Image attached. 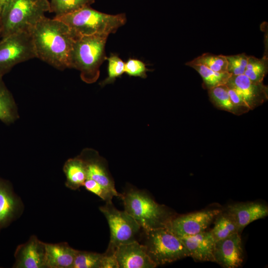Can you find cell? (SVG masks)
<instances>
[{"instance_id":"8992f818","label":"cell","mask_w":268,"mask_h":268,"mask_svg":"<svg viewBox=\"0 0 268 268\" xmlns=\"http://www.w3.org/2000/svg\"><path fill=\"white\" fill-rule=\"evenodd\" d=\"M144 245L147 254L156 266L190 257L180 238L165 227L145 231Z\"/></svg>"},{"instance_id":"603a6c76","label":"cell","mask_w":268,"mask_h":268,"mask_svg":"<svg viewBox=\"0 0 268 268\" xmlns=\"http://www.w3.org/2000/svg\"><path fill=\"white\" fill-rule=\"evenodd\" d=\"M208 95L211 102L219 109L234 114H241L239 110L232 102L226 84L221 85L208 90Z\"/></svg>"},{"instance_id":"8fae6325","label":"cell","mask_w":268,"mask_h":268,"mask_svg":"<svg viewBox=\"0 0 268 268\" xmlns=\"http://www.w3.org/2000/svg\"><path fill=\"white\" fill-rule=\"evenodd\" d=\"M79 156L85 165L87 179L95 181L112 192L115 197L121 198L122 194H119L115 188L106 160L100 156L97 151L90 148L83 149Z\"/></svg>"},{"instance_id":"4fadbf2b","label":"cell","mask_w":268,"mask_h":268,"mask_svg":"<svg viewBox=\"0 0 268 268\" xmlns=\"http://www.w3.org/2000/svg\"><path fill=\"white\" fill-rule=\"evenodd\" d=\"M226 84L233 87L242 97L250 110L268 99V87L263 82H255L244 74L232 75Z\"/></svg>"},{"instance_id":"1f68e13d","label":"cell","mask_w":268,"mask_h":268,"mask_svg":"<svg viewBox=\"0 0 268 268\" xmlns=\"http://www.w3.org/2000/svg\"><path fill=\"white\" fill-rule=\"evenodd\" d=\"M9 0H0V16L2 11Z\"/></svg>"},{"instance_id":"3957f363","label":"cell","mask_w":268,"mask_h":268,"mask_svg":"<svg viewBox=\"0 0 268 268\" xmlns=\"http://www.w3.org/2000/svg\"><path fill=\"white\" fill-rule=\"evenodd\" d=\"M50 11L48 0H9L0 16L2 38L18 32L30 33Z\"/></svg>"},{"instance_id":"f1b7e54d","label":"cell","mask_w":268,"mask_h":268,"mask_svg":"<svg viewBox=\"0 0 268 268\" xmlns=\"http://www.w3.org/2000/svg\"><path fill=\"white\" fill-rule=\"evenodd\" d=\"M227 60V71L231 75L244 74L249 56L245 53L226 56Z\"/></svg>"},{"instance_id":"9a60e30c","label":"cell","mask_w":268,"mask_h":268,"mask_svg":"<svg viewBox=\"0 0 268 268\" xmlns=\"http://www.w3.org/2000/svg\"><path fill=\"white\" fill-rule=\"evenodd\" d=\"M188 250L190 257L200 262H214V250L215 241L210 231L180 238Z\"/></svg>"},{"instance_id":"4316f807","label":"cell","mask_w":268,"mask_h":268,"mask_svg":"<svg viewBox=\"0 0 268 268\" xmlns=\"http://www.w3.org/2000/svg\"><path fill=\"white\" fill-rule=\"evenodd\" d=\"M190 62L203 65L215 71H227L228 63L226 56L204 53Z\"/></svg>"},{"instance_id":"7402d4cb","label":"cell","mask_w":268,"mask_h":268,"mask_svg":"<svg viewBox=\"0 0 268 268\" xmlns=\"http://www.w3.org/2000/svg\"><path fill=\"white\" fill-rule=\"evenodd\" d=\"M186 65L195 69L201 75L203 81V87L208 90L227 83L232 75L228 71L217 72L200 64L187 62Z\"/></svg>"},{"instance_id":"ac0fdd59","label":"cell","mask_w":268,"mask_h":268,"mask_svg":"<svg viewBox=\"0 0 268 268\" xmlns=\"http://www.w3.org/2000/svg\"><path fill=\"white\" fill-rule=\"evenodd\" d=\"M20 203L9 187L0 181V227L10 222L17 214Z\"/></svg>"},{"instance_id":"5bb4252c","label":"cell","mask_w":268,"mask_h":268,"mask_svg":"<svg viewBox=\"0 0 268 268\" xmlns=\"http://www.w3.org/2000/svg\"><path fill=\"white\" fill-rule=\"evenodd\" d=\"M45 243L32 236L25 243L19 245L15 253L16 268H45Z\"/></svg>"},{"instance_id":"6da1fadb","label":"cell","mask_w":268,"mask_h":268,"mask_svg":"<svg viewBox=\"0 0 268 268\" xmlns=\"http://www.w3.org/2000/svg\"><path fill=\"white\" fill-rule=\"evenodd\" d=\"M30 33L36 58L60 70L68 68L69 54L76 37L65 23L45 16Z\"/></svg>"},{"instance_id":"9c48e42d","label":"cell","mask_w":268,"mask_h":268,"mask_svg":"<svg viewBox=\"0 0 268 268\" xmlns=\"http://www.w3.org/2000/svg\"><path fill=\"white\" fill-rule=\"evenodd\" d=\"M221 210L210 209L175 215L167 223L165 228L179 238L194 235L206 231Z\"/></svg>"},{"instance_id":"7a4b0ae2","label":"cell","mask_w":268,"mask_h":268,"mask_svg":"<svg viewBox=\"0 0 268 268\" xmlns=\"http://www.w3.org/2000/svg\"><path fill=\"white\" fill-rule=\"evenodd\" d=\"M108 35L95 34L76 37L70 52L68 68L80 72V78L86 83L97 81L100 67L107 59L105 47Z\"/></svg>"},{"instance_id":"484cf974","label":"cell","mask_w":268,"mask_h":268,"mask_svg":"<svg viewBox=\"0 0 268 268\" xmlns=\"http://www.w3.org/2000/svg\"><path fill=\"white\" fill-rule=\"evenodd\" d=\"M105 253L77 250L72 268H103Z\"/></svg>"},{"instance_id":"d6a6232c","label":"cell","mask_w":268,"mask_h":268,"mask_svg":"<svg viewBox=\"0 0 268 268\" xmlns=\"http://www.w3.org/2000/svg\"><path fill=\"white\" fill-rule=\"evenodd\" d=\"M0 31H1V26H0Z\"/></svg>"},{"instance_id":"ba28073f","label":"cell","mask_w":268,"mask_h":268,"mask_svg":"<svg viewBox=\"0 0 268 268\" xmlns=\"http://www.w3.org/2000/svg\"><path fill=\"white\" fill-rule=\"evenodd\" d=\"M36 58L30 33L18 32L2 38L0 41V76L16 65Z\"/></svg>"},{"instance_id":"44dd1931","label":"cell","mask_w":268,"mask_h":268,"mask_svg":"<svg viewBox=\"0 0 268 268\" xmlns=\"http://www.w3.org/2000/svg\"><path fill=\"white\" fill-rule=\"evenodd\" d=\"M18 113L14 99L0 76V120L6 124L14 122Z\"/></svg>"},{"instance_id":"4dcf8cb0","label":"cell","mask_w":268,"mask_h":268,"mask_svg":"<svg viewBox=\"0 0 268 268\" xmlns=\"http://www.w3.org/2000/svg\"><path fill=\"white\" fill-rule=\"evenodd\" d=\"M83 186L87 191L98 196L101 199L105 201L106 202H112V199L113 197H115L112 192L91 179H86Z\"/></svg>"},{"instance_id":"83f0119b","label":"cell","mask_w":268,"mask_h":268,"mask_svg":"<svg viewBox=\"0 0 268 268\" xmlns=\"http://www.w3.org/2000/svg\"><path fill=\"white\" fill-rule=\"evenodd\" d=\"M108 60V76L99 84L103 87L113 83L117 77H120L125 73V63L117 55L112 54Z\"/></svg>"},{"instance_id":"ffe728a7","label":"cell","mask_w":268,"mask_h":268,"mask_svg":"<svg viewBox=\"0 0 268 268\" xmlns=\"http://www.w3.org/2000/svg\"><path fill=\"white\" fill-rule=\"evenodd\" d=\"M213 221L214 226L210 231L215 242L234 233H239L238 227L234 218L225 209H221Z\"/></svg>"},{"instance_id":"2e32d148","label":"cell","mask_w":268,"mask_h":268,"mask_svg":"<svg viewBox=\"0 0 268 268\" xmlns=\"http://www.w3.org/2000/svg\"><path fill=\"white\" fill-rule=\"evenodd\" d=\"M225 209L234 218L240 234L248 224L268 215V206L259 202L233 203L228 205Z\"/></svg>"},{"instance_id":"277c9868","label":"cell","mask_w":268,"mask_h":268,"mask_svg":"<svg viewBox=\"0 0 268 268\" xmlns=\"http://www.w3.org/2000/svg\"><path fill=\"white\" fill-rule=\"evenodd\" d=\"M54 18L65 23L75 37L95 34L109 35L115 33L127 21L124 13L109 14L96 10L90 6Z\"/></svg>"},{"instance_id":"52a82bcc","label":"cell","mask_w":268,"mask_h":268,"mask_svg":"<svg viewBox=\"0 0 268 268\" xmlns=\"http://www.w3.org/2000/svg\"><path fill=\"white\" fill-rule=\"evenodd\" d=\"M99 209L106 217L110 231V242L106 253L114 254L119 246L137 241L141 228L125 210L117 209L112 202H106Z\"/></svg>"},{"instance_id":"cb8c5ba5","label":"cell","mask_w":268,"mask_h":268,"mask_svg":"<svg viewBox=\"0 0 268 268\" xmlns=\"http://www.w3.org/2000/svg\"><path fill=\"white\" fill-rule=\"evenodd\" d=\"M268 63L267 56L260 59L254 56H249L244 74L252 81L263 82L268 71Z\"/></svg>"},{"instance_id":"d6986e66","label":"cell","mask_w":268,"mask_h":268,"mask_svg":"<svg viewBox=\"0 0 268 268\" xmlns=\"http://www.w3.org/2000/svg\"><path fill=\"white\" fill-rule=\"evenodd\" d=\"M63 170L67 187L75 190L83 186L87 179V173L84 162L79 155L68 159L64 164Z\"/></svg>"},{"instance_id":"d4e9b609","label":"cell","mask_w":268,"mask_h":268,"mask_svg":"<svg viewBox=\"0 0 268 268\" xmlns=\"http://www.w3.org/2000/svg\"><path fill=\"white\" fill-rule=\"evenodd\" d=\"M95 0H51L50 12L60 17L71 13L84 6H90Z\"/></svg>"},{"instance_id":"7c38bea8","label":"cell","mask_w":268,"mask_h":268,"mask_svg":"<svg viewBox=\"0 0 268 268\" xmlns=\"http://www.w3.org/2000/svg\"><path fill=\"white\" fill-rule=\"evenodd\" d=\"M114 255L119 268H154L157 266L149 257L146 246L135 241L117 247Z\"/></svg>"},{"instance_id":"5b68a950","label":"cell","mask_w":268,"mask_h":268,"mask_svg":"<svg viewBox=\"0 0 268 268\" xmlns=\"http://www.w3.org/2000/svg\"><path fill=\"white\" fill-rule=\"evenodd\" d=\"M125 210L145 231L165 227L175 215L166 206L157 203L145 192L130 189L122 194Z\"/></svg>"},{"instance_id":"f546056e","label":"cell","mask_w":268,"mask_h":268,"mask_svg":"<svg viewBox=\"0 0 268 268\" xmlns=\"http://www.w3.org/2000/svg\"><path fill=\"white\" fill-rule=\"evenodd\" d=\"M150 71L142 61L135 59H129L125 63V73L130 76L145 78L146 72Z\"/></svg>"},{"instance_id":"30bf717a","label":"cell","mask_w":268,"mask_h":268,"mask_svg":"<svg viewBox=\"0 0 268 268\" xmlns=\"http://www.w3.org/2000/svg\"><path fill=\"white\" fill-rule=\"evenodd\" d=\"M214 262L224 268H237L244 261V251L241 234L234 233L215 242Z\"/></svg>"},{"instance_id":"e0dca14e","label":"cell","mask_w":268,"mask_h":268,"mask_svg":"<svg viewBox=\"0 0 268 268\" xmlns=\"http://www.w3.org/2000/svg\"><path fill=\"white\" fill-rule=\"evenodd\" d=\"M45 268H72L76 250L67 243H45Z\"/></svg>"}]
</instances>
